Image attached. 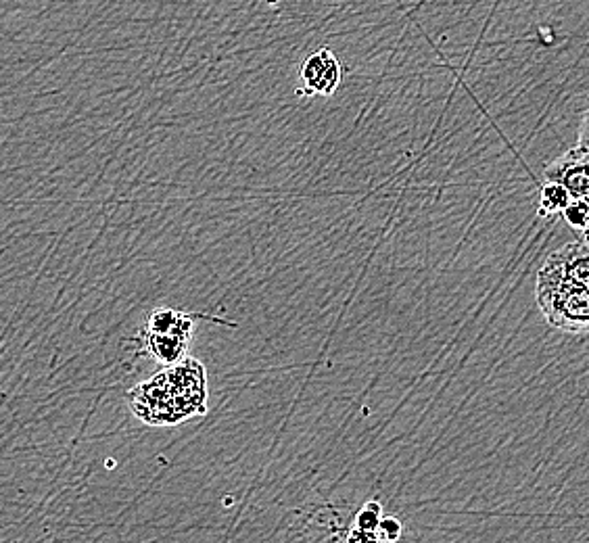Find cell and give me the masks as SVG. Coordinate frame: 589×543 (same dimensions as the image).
Masks as SVG:
<instances>
[{"instance_id":"obj_1","label":"cell","mask_w":589,"mask_h":543,"mask_svg":"<svg viewBox=\"0 0 589 543\" xmlns=\"http://www.w3.org/2000/svg\"><path fill=\"white\" fill-rule=\"evenodd\" d=\"M132 412L151 427H174L207 412V372L195 358L166 366L128 391Z\"/></svg>"},{"instance_id":"obj_2","label":"cell","mask_w":589,"mask_h":543,"mask_svg":"<svg viewBox=\"0 0 589 543\" xmlns=\"http://www.w3.org/2000/svg\"><path fill=\"white\" fill-rule=\"evenodd\" d=\"M535 301L552 328L567 335H589V291L562 276L548 259L537 272Z\"/></svg>"},{"instance_id":"obj_3","label":"cell","mask_w":589,"mask_h":543,"mask_svg":"<svg viewBox=\"0 0 589 543\" xmlns=\"http://www.w3.org/2000/svg\"><path fill=\"white\" fill-rule=\"evenodd\" d=\"M297 94L303 99H328L343 82V65L331 49H318L305 57L299 65Z\"/></svg>"},{"instance_id":"obj_4","label":"cell","mask_w":589,"mask_h":543,"mask_svg":"<svg viewBox=\"0 0 589 543\" xmlns=\"http://www.w3.org/2000/svg\"><path fill=\"white\" fill-rule=\"evenodd\" d=\"M544 182H556L567 188L573 199L589 201V153L575 147L560 155L546 168Z\"/></svg>"},{"instance_id":"obj_5","label":"cell","mask_w":589,"mask_h":543,"mask_svg":"<svg viewBox=\"0 0 589 543\" xmlns=\"http://www.w3.org/2000/svg\"><path fill=\"white\" fill-rule=\"evenodd\" d=\"M195 333V324H193V314H186V318L174 328L170 333H161V335H151L145 333V347L149 351V356L157 360L159 364L174 366L180 364L186 356L188 347H191Z\"/></svg>"},{"instance_id":"obj_6","label":"cell","mask_w":589,"mask_h":543,"mask_svg":"<svg viewBox=\"0 0 589 543\" xmlns=\"http://www.w3.org/2000/svg\"><path fill=\"white\" fill-rule=\"evenodd\" d=\"M548 262L558 268L562 276L577 282L579 287L589 291V241H575L552 251Z\"/></svg>"},{"instance_id":"obj_7","label":"cell","mask_w":589,"mask_h":543,"mask_svg":"<svg viewBox=\"0 0 589 543\" xmlns=\"http://www.w3.org/2000/svg\"><path fill=\"white\" fill-rule=\"evenodd\" d=\"M573 203V195L567 188L556 184V182H544L539 191V216H556L564 214L567 207Z\"/></svg>"},{"instance_id":"obj_8","label":"cell","mask_w":589,"mask_h":543,"mask_svg":"<svg viewBox=\"0 0 589 543\" xmlns=\"http://www.w3.org/2000/svg\"><path fill=\"white\" fill-rule=\"evenodd\" d=\"M186 318V312L174 310V308H155L147 320H145V330L143 333L151 335H161V333H170L182 320Z\"/></svg>"},{"instance_id":"obj_9","label":"cell","mask_w":589,"mask_h":543,"mask_svg":"<svg viewBox=\"0 0 589 543\" xmlns=\"http://www.w3.org/2000/svg\"><path fill=\"white\" fill-rule=\"evenodd\" d=\"M564 220L577 232H583L589 241V201L587 199H573V203L564 211Z\"/></svg>"},{"instance_id":"obj_10","label":"cell","mask_w":589,"mask_h":543,"mask_svg":"<svg viewBox=\"0 0 589 543\" xmlns=\"http://www.w3.org/2000/svg\"><path fill=\"white\" fill-rule=\"evenodd\" d=\"M383 508L379 502H366L360 512L356 514V527L364 529V531H374L379 529L381 521H383Z\"/></svg>"},{"instance_id":"obj_11","label":"cell","mask_w":589,"mask_h":543,"mask_svg":"<svg viewBox=\"0 0 589 543\" xmlns=\"http://www.w3.org/2000/svg\"><path fill=\"white\" fill-rule=\"evenodd\" d=\"M402 533H404V527L395 516H385L379 529H376V535H379L381 543H395L402 539Z\"/></svg>"},{"instance_id":"obj_12","label":"cell","mask_w":589,"mask_h":543,"mask_svg":"<svg viewBox=\"0 0 589 543\" xmlns=\"http://www.w3.org/2000/svg\"><path fill=\"white\" fill-rule=\"evenodd\" d=\"M345 543H381V539H379V535H376L374 531H364V529L353 527L349 531Z\"/></svg>"},{"instance_id":"obj_13","label":"cell","mask_w":589,"mask_h":543,"mask_svg":"<svg viewBox=\"0 0 589 543\" xmlns=\"http://www.w3.org/2000/svg\"><path fill=\"white\" fill-rule=\"evenodd\" d=\"M577 147L589 153V111L583 115V120H581L579 134H577Z\"/></svg>"}]
</instances>
